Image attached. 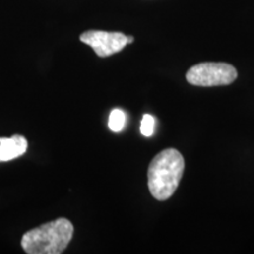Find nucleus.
I'll list each match as a JSON object with an SVG mask.
<instances>
[{"mask_svg": "<svg viewBox=\"0 0 254 254\" xmlns=\"http://www.w3.org/2000/svg\"><path fill=\"white\" fill-rule=\"evenodd\" d=\"M184 170L185 160L176 148H166L155 155L147 171L152 196L159 201L170 199L179 186Z\"/></svg>", "mask_w": 254, "mask_h": 254, "instance_id": "f257e3e1", "label": "nucleus"}, {"mask_svg": "<svg viewBox=\"0 0 254 254\" xmlns=\"http://www.w3.org/2000/svg\"><path fill=\"white\" fill-rule=\"evenodd\" d=\"M81 43L91 46L95 55L100 58L116 55L128 45V36L122 32H106L91 30L80 34Z\"/></svg>", "mask_w": 254, "mask_h": 254, "instance_id": "20e7f679", "label": "nucleus"}, {"mask_svg": "<svg viewBox=\"0 0 254 254\" xmlns=\"http://www.w3.org/2000/svg\"><path fill=\"white\" fill-rule=\"evenodd\" d=\"M238 78V71L226 63H201L192 66L186 73L189 84L200 87L226 86Z\"/></svg>", "mask_w": 254, "mask_h": 254, "instance_id": "7ed1b4c3", "label": "nucleus"}, {"mask_svg": "<svg viewBox=\"0 0 254 254\" xmlns=\"http://www.w3.org/2000/svg\"><path fill=\"white\" fill-rule=\"evenodd\" d=\"M155 119L151 114H144L140 125V132L144 136H151L154 132Z\"/></svg>", "mask_w": 254, "mask_h": 254, "instance_id": "0eeeda50", "label": "nucleus"}, {"mask_svg": "<svg viewBox=\"0 0 254 254\" xmlns=\"http://www.w3.org/2000/svg\"><path fill=\"white\" fill-rule=\"evenodd\" d=\"M73 232L68 219H56L27 231L21 238V247L27 254H60L71 243Z\"/></svg>", "mask_w": 254, "mask_h": 254, "instance_id": "f03ea898", "label": "nucleus"}, {"mask_svg": "<svg viewBox=\"0 0 254 254\" xmlns=\"http://www.w3.org/2000/svg\"><path fill=\"white\" fill-rule=\"evenodd\" d=\"M28 142L24 135L14 134L0 138V163H6L21 157L27 151Z\"/></svg>", "mask_w": 254, "mask_h": 254, "instance_id": "39448f33", "label": "nucleus"}, {"mask_svg": "<svg viewBox=\"0 0 254 254\" xmlns=\"http://www.w3.org/2000/svg\"><path fill=\"white\" fill-rule=\"evenodd\" d=\"M126 123V116L125 112L120 109H114L110 114L109 118V127L112 132L118 133L123 131L124 126Z\"/></svg>", "mask_w": 254, "mask_h": 254, "instance_id": "423d86ee", "label": "nucleus"}]
</instances>
